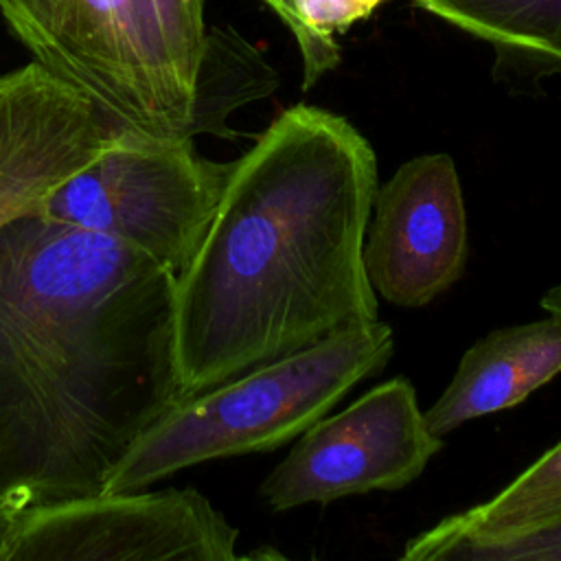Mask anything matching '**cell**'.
<instances>
[{"label": "cell", "mask_w": 561, "mask_h": 561, "mask_svg": "<svg viewBox=\"0 0 561 561\" xmlns=\"http://www.w3.org/2000/svg\"><path fill=\"white\" fill-rule=\"evenodd\" d=\"M383 0H294L296 13L311 37L331 55L340 57L333 33H344L357 20L368 18Z\"/></svg>", "instance_id": "14"}, {"label": "cell", "mask_w": 561, "mask_h": 561, "mask_svg": "<svg viewBox=\"0 0 561 561\" xmlns=\"http://www.w3.org/2000/svg\"><path fill=\"white\" fill-rule=\"evenodd\" d=\"M0 13L33 59L112 125L193 140L204 0H0Z\"/></svg>", "instance_id": "3"}, {"label": "cell", "mask_w": 561, "mask_h": 561, "mask_svg": "<svg viewBox=\"0 0 561 561\" xmlns=\"http://www.w3.org/2000/svg\"><path fill=\"white\" fill-rule=\"evenodd\" d=\"M232 162L204 158L193 140L121 129L116 142L46 193V219L121 241L175 276L195 256Z\"/></svg>", "instance_id": "5"}, {"label": "cell", "mask_w": 561, "mask_h": 561, "mask_svg": "<svg viewBox=\"0 0 561 561\" xmlns=\"http://www.w3.org/2000/svg\"><path fill=\"white\" fill-rule=\"evenodd\" d=\"M392 353V329L373 320L182 399L131 445L103 491H138L206 460L278 449L381 373Z\"/></svg>", "instance_id": "4"}, {"label": "cell", "mask_w": 561, "mask_h": 561, "mask_svg": "<svg viewBox=\"0 0 561 561\" xmlns=\"http://www.w3.org/2000/svg\"><path fill=\"white\" fill-rule=\"evenodd\" d=\"M278 85L274 68L234 31H213L197 72L191 134L237 138L228 116L252 101L270 96Z\"/></svg>", "instance_id": "13"}, {"label": "cell", "mask_w": 561, "mask_h": 561, "mask_svg": "<svg viewBox=\"0 0 561 561\" xmlns=\"http://www.w3.org/2000/svg\"><path fill=\"white\" fill-rule=\"evenodd\" d=\"M118 134L85 94L35 59L0 75V226L33 210Z\"/></svg>", "instance_id": "9"}, {"label": "cell", "mask_w": 561, "mask_h": 561, "mask_svg": "<svg viewBox=\"0 0 561 561\" xmlns=\"http://www.w3.org/2000/svg\"><path fill=\"white\" fill-rule=\"evenodd\" d=\"M416 7L489 42L497 68L537 81L561 72V0H414Z\"/></svg>", "instance_id": "12"}, {"label": "cell", "mask_w": 561, "mask_h": 561, "mask_svg": "<svg viewBox=\"0 0 561 561\" xmlns=\"http://www.w3.org/2000/svg\"><path fill=\"white\" fill-rule=\"evenodd\" d=\"M377 191L370 142L296 103L232 160L210 226L173 285V359L188 399L377 320L362 248Z\"/></svg>", "instance_id": "2"}, {"label": "cell", "mask_w": 561, "mask_h": 561, "mask_svg": "<svg viewBox=\"0 0 561 561\" xmlns=\"http://www.w3.org/2000/svg\"><path fill=\"white\" fill-rule=\"evenodd\" d=\"M283 22L285 26L291 31L300 57H302V90H309L322 75H327L329 70H333L340 64V57L327 53L313 37L311 33L305 28V24L300 22L294 0H263Z\"/></svg>", "instance_id": "15"}, {"label": "cell", "mask_w": 561, "mask_h": 561, "mask_svg": "<svg viewBox=\"0 0 561 561\" xmlns=\"http://www.w3.org/2000/svg\"><path fill=\"white\" fill-rule=\"evenodd\" d=\"M539 307H541L543 311H548V313L561 316V283L554 285V287H550V289L541 296Z\"/></svg>", "instance_id": "18"}, {"label": "cell", "mask_w": 561, "mask_h": 561, "mask_svg": "<svg viewBox=\"0 0 561 561\" xmlns=\"http://www.w3.org/2000/svg\"><path fill=\"white\" fill-rule=\"evenodd\" d=\"M237 539L195 489L101 491L26 506L0 561H234Z\"/></svg>", "instance_id": "6"}, {"label": "cell", "mask_w": 561, "mask_h": 561, "mask_svg": "<svg viewBox=\"0 0 561 561\" xmlns=\"http://www.w3.org/2000/svg\"><path fill=\"white\" fill-rule=\"evenodd\" d=\"M443 445L425 425L414 386L392 377L298 434L259 493L272 511L283 513L370 491H399L425 471Z\"/></svg>", "instance_id": "7"}, {"label": "cell", "mask_w": 561, "mask_h": 561, "mask_svg": "<svg viewBox=\"0 0 561 561\" xmlns=\"http://www.w3.org/2000/svg\"><path fill=\"white\" fill-rule=\"evenodd\" d=\"M467 234L454 158H410L373 195L362 248L373 291L397 307L430 305L462 276Z\"/></svg>", "instance_id": "8"}, {"label": "cell", "mask_w": 561, "mask_h": 561, "mask_svg": "<svg viewBox=\"0 0 561 561\" xmlns=\"http://www.w3.org/2000/svg\"><path fill=\"white\" fill-rule=\"evenodd\" d=\"M559 373L561 316L495 329L465 351L443 394L423 412L425 425L443 438L467 421L519 405Z\"/></svg>", "instance_id": "10"}, {"label": "cell", "mask_w": 561, "mask_h": 561, "mask_svg": "<svg viewBox=\"0 0 561 561\" xmlns=\"http://www.w3.org/2000/svg\"><path fill=\"white\" fill-rule=\"evenodd\" d=\"M561 526V440L486 502L412 537L405 561H473L478 552Z\"/></svg>", "instance_id": "11"}, {"label": "cell", "mask_w": 561, "mask_h": 561, "mask_svg": "<svg viewBox=\"0 0 561 561\" xmlns=\"http://www.w3.org/2000/svg\"><path fill=\"white\" fill-rule=\"evenodd\" d=\"M33 504V497L22 489H11L0 493V554L9 539V533L18 519V515Z\"/></svg>", "instance_id": "17"}, {"label": "cell", "mask_w": 561, "mask_h": 561, "mask_svg": "<svg viewBox=\"0 0 561 561\" xmlns=\"http://www.w3.org/2000/svg\"><path fill=\"white\" fill-rule=\"evenodd\" d=\"M173 285L151 256L35 210L0 226V493H101L182 401Z\"/></svg>", "instance_id": "1"}, {"label": "cell", "mask_w": 561, "mask_h": 561, "mask_svg": "<svg viewBox=\"0 0 561 561\" xmlns=\"http://www.w3.org/2000/svg\"><path fill=\"white\" fill-rule=\"evenodd\" d=\"M473 561H561V526L491 546Z\"/></svg>", "instance_id": "16"}]
</instances>
